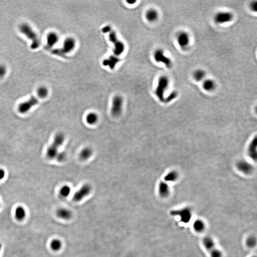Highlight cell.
I'll list each match as a JSON object with an SVG mask.
<instances>
[{
	"label": "cell",
	"instance_id": "1",
	"mask_svg": "<svg viewBox=\"0 0 257 257\" xmlns=\"http://www.w3.org/2000/svg\"><path fill=\"white\" fill-rule=\"evenodd\" d=\"M20 31L22 33L27 36L32 41L31 47L32 49H36L40 45L38 37L32 28L27 24H22L20 25Z\"/></svg>",
	"mask_w": 257,
	"mask_h": 257
},
{
	"label": "cell",
	"instance_id": "2",
	"mask_svg": "<svg viewBox=\"0 0 257 257\" xmlns=\"http://www.w3.org/2000/svg\"><path fill=\"white\" fill-rule=\"evenodd\" d=\"M76 41L73 37H68L65 39L63 47L60 49H53L52 53L57 55L63 56L64 54L72 52L76 46Z\"/></svg>",
	"mask_w": 257,
	"mask_h": 257
},
{
	"label": "cell",
	"instance_id": "3",
	"mask_svg": "<svg viewBox=\"0 0 257 257\" xmlns=\"http://www.w3.org/2000/svg\"><path fill=\"white\" fill-rule=\"evenodd\" d=\"M169 79L166 76H161L159 78L155 94L159 100L161 102L165 100L164 94L169 85Z\"/></svg>",
	"mask_w": 257,
	"mask_h": 257
},
{
	"label": "cell",
	"instance_id": "4",
	"mask_svg": "<svg viewBox=\"0 0 257 257\" xmlns=\"http://www.w3.org/2000/svg\"><path fill=\"white\" fill-rule=\"evenodd\" d=\"M108 33L109 41L114 46V53L116 56L121 55L125 50V45L123 42L118 39L117 34L112 29L109 31Z\"/></svg>",
	"mask_w": 257,
	"mask_h": 257
},
{
	"label": "cell",
	"instance_id": "5",
	"mask_svg": "<svg viewBox=\"0 0 257 257\" xmlns=\"http://www.w3.org/2000/svg\"><path fill=\"white\" fill-rule=\"evenodd\" d=\"M171 214L173 216H177L180 218L181 222L184 223H188L191 221L192 218V212L189 208H183L181 209L172 210Z\"/></svg>",
	"mask_w": 257,
	"mask_h": 257
},
{
	"label": "cell",
	"instance_id": "6",
	"mask_svg": "<svg viewBox=\"0 0 257 257\" xmlns=\"http://www.w3.org/2000/svg\"><path fill=\"white\" fill-rule=\"evenodd\" d=\"M123 99L120 95H116L113 98L111 112L115 117H118L122 114L123 108Z\"/></svg>",
	"mask_w": 257,
	"mask_h": 257
},
{
	"label": "cell",
	"instance_id": "7",
	"mask_svg": "<svg viewBox=\"0 0 257 257\" xmlns=\"http://www.w3.org/2000/svg\"><path fill=\"white\" fill-rule=\"evenodd\" d=\"M154 59L158 63H162L167 68H171L172 65V61L169 57L165 54L163 50L158 49L154 53Z\"/></svg>",
	"mask_w": 257,
	"mask_h": 257
},
{
	"label": "cell",
	"instance_id": "8",
	"mask_svg": "<svg viewBox=\"0 0 257 257\" xmlns=\"http://www.w3.org/2000/svg\"><path fill=\"white\" fill-rule=\"evenodd\" d=\"M234 16L231 12H220L216 14L214 20L216 24H223L230 22L233 19Z\"/></svg>",
	"mask_w": 257,
	"mask_h": 257
},
{
	"label": "cell",
	"instance_id": "9",
	"mask_svg": "<svg viewBox=\"0 0 257 257\" xmlns=\"http://www.w3.org/2000/svg\"><path fill=\"white\" fill-rule=\"evenodd\" d=\"M38 100L34 96H32L29 100L21 103L18 107L19 112L21 113L24 114L29 111L32 107L37 104Z\"/></svg>",
	"mask_w": 257,
	"mask_h": 257
},
{
	"label": "cell",
	"instance_id": "10",
	"mask_svg": "<svg viewBox=\"0 0 257 257\" xmlns=\"http://www.w3.org/2000/svg\"><path fill=\"white\" fill-rule=\"evenodd\" d=\"M91 191V187L90 185L88 184H84L74 194L73 199L75 202H80L84 197L87 196Z\"/></svg>",
	"mask_w": 257,
	"mask_h": 257
},
{
	"label": "cell",
	"instance_id": "11",
	"mask_svg": "<svg viewBox=\"0 0 257 257\" xmlns=\"http://www.w3.org/2000/svg\"><path fill=\"white\" fill-rule=\"evenodd\" d=\"M177 41L179 45L182 49H186L188 47L190 43V37L186 32L181 31L178 33Z\"/></svg>",
	"mask_w": 257,
	"mask_h": 257
},
{
	"label": "cell",
	"instance_id": "12",
	"mask_svg": "<svg viewBox=\"0 0 257 257\" xmlns=\"http://www.w3.org/2000/svg\"><path fill=\"white\" fill-rule=\"evenodd\" d=\"M159 16V12L156 9L153 8L147 10L145 13V18L148 22H154L157 21Z\"/></svg>",
	"mask_w": 257,
	"mask_h": 257
},
{
	"label": "cell",
	"instance_id": "13",
	"mask_svg": "<svg viewBox=\"0 0 257 257\" xmlns=\"http://www.w3.org/2000/svg\"><path fill=\"white\" fill-rule=\"evenodd\" d=\"M202 244L206 250L209 252L215 248V243L214 240L209 236L205 237L203 238Z\"/></svg>",
	"mask_w": 257,
	"mask_h": 257
},
{
	"label": "cell",
	"instance_id": "14",
	"mask_svg": "<svg viewBox=\"0 0 257 257\" xmlns=\"http://www.w3.org/2000/svg\"><path fill=\"white\" fill-rule=\"evenodd\" d=\"M202 87L206 91H212L216 88V84L212 79H205L203 81Z\"/></svg>",
	"mask_w": 257,
	"mask_h": 257
},
{
	"label": "cell",
	"instance_id": "15",
	"mask_svg": "<svg viewBox=\"0 0 257 257\" xmlns=\"http://www.w3.org/2000/svg\"><path fill=\"white\" fill-rule=\"evenodd\" d=\"M57 216L64 220H68L72 217V213L70 210L65 208H60L56 212Z\"/></svg>",
	"mask_w": 257,
	"mask_h": 257
},
{
	"label": "cell",
	"instance_id": "16",
	"mask_svg": "<svg viewBox=\"0 0 257 257\" xmlns=\"http://www.w3.org/2000/svg\"><path fill=\"white\" fill-rule=\"evenodd\" d=\"M59 37L56 33L50 32L47 36V47H51L58 42Z\"/></svg>",
	"mask_w": 257,
	"mask_h": 257
},
{
	"label": "cell",
	"instance_id": "17",
	"mask_svg": "<svg viewBox=\"0 0 257 257\" xmlns=\"http://www.w3.org/2000/svg\"><path fill=\"white\" fill-rule=\"evenodd\" d=\"M58 147L52 144L48 148L46 153V156L50 159H53L56 157L58 153Z\"/></svg>",
	"mask_w": 257,
	"mask_h": 257
},
{
	"label": "cell",
	"instance_id": "18",
	"mask_svg": "<svg viewBox=\"0 0 257 257\" xmlns=\"http://www.w3.org/2000/svg\"><path fill=\"white\" fill-rule=\"evenodd\" d=\"M193 229L196 232L201 233L203 232L205 229V224L203 220H197L193 223Z\"/></svg>",
	"mask_w": 257,
	"mask_h": 257
},
{
	"label": "cell",
	"instance_id": "19",
	"mask_svg": "<svg viewBox=\"0 0 257 257\" xmlns=\"http://www.w3.org/2000/svg\"><path fill=\"white\" fill-rule=\"evenodd\" d=\"M26 210L22 206H18L15 210V217L17 220H22L26 217Z\"/></svg>",
	"mask_w": 257,
	"mask_h": 257
},
{
	"label": "cell",
	"instance_id": "20",
	"mask_svg": "<svg viewBox=\"0 0 257 257\" xmlns=\"http://www.w3.org/2000/svg\"><path fill=\"white\" fill-rule=\"evenodd\" d=\"M159 193L161 197L165 198L169 194L170 189L168 185L165 182H161L159 185Z\"/></svg>",
	"mask_w": 257,
	"mask_h": 257
},
{
	"label": "cell",
	"instance_id": "21",
	"mask_svg": "<svg viewBox=\"0 0 257 257\" xmlns=\"http://www.w3.org/2000/svg\"><path fill=\"white\" fill-rule=\"evenodd\" d=\"M206 76V72L202 69H198L194 71L193 77L196 81H201L204 80Z\"/></svg>",
	"mask_w": 257,
	"mask_h": 257
},
{
	"label": "cell",
	"instance_id": "22",
	"mask_svg": "<svg viewBox=\"0 0 257 257\" xmlns=\"http://www.w3.org/2000/svg\"><path fill=\"white\" fill-rule=\"evenodd\" d=\"M65 140V136L62 133H58L54 137L53 144L57 147H59L63 145Z\"/></svg>",
	"mask_w": 257,
	"mask_h": 257
},
{
	"label": "cell",
	"instance_id": "23",
	"mask_svg": "<svg viewBox=\"0 0 257 257\" xmlns=\"http://www.w3.org/2000/svg\"><path fill=\"white\" fill-rule=\"evenodd\" d=\"M92 154L93 151L92 149L89 147H86L81 151L80 157L81 160H87L92 156Z\"/></svg>",
	"mask_w": 257,
	"mask_h": 257
},
{
	"label": "cell",
	"instance_id": "24",
	"mask_svg": "<svg viewBox=\"0 0 257 257\" xmlns=\"http://www.w3.org/2000/svg\"><path fill=\"white\" fill-rule=\"evenodd\" d=\"M98 116L95 112H90L86 116V122L90 125H94L98 121Z\"/></svg>",
	"mask_w": 257,
	"mask_h": 257
},
{
	"label": "cell",
	"instance_id": "25",
	"mask_svg": "<svg viewBox=\"0 0 257 257\" xmlns=\"http://www.w3.org/2000/svg\"><path fill=\"white\" fill-rule=\"evenodd\" d=\"M62 242L58 239H54L50 242V247L53 251H59L62 248Z\"/></svg>",
	"mask_w": 257,
	"mask_h": 257
},
{
	"label": "cell",
	"instance_id": "26",
	"mask_svg": "<svg viewBox=\"0 0 257 257\" xmlns=\"http://www.w3.org/2000/svg\"><path fill=\"white\" fill-rule=\"evenodd\" d=\"M238 168L242 172L248 173L251 170V167L248 163L244 161H241L238 164Z\"/></svg>",
	"mask_w": 257,
	"mask_h": 257
},
{
	"label": "cell",
	"instance_id": "27",
	"mask_svg": "<svg viewBox=\"0 0 257 257\" xmlns=\"http://www.w3.org/2000/svg\"><path fill=\"white\" fill-rule=\"evenodd\" d=\"M71 189L69 186L65 185L63 186L60 189V194L63 197H68L70 194Z\"/></svg>",
	"mask_w": 257,
	"mask_h": 257
},
{
	"label": "cell",
	"instance_id": "28",
	"mask_svg": "<svg viewBox=\"0 0 257 257\" xmlns=\"http://www.w3.org/2000/svg\"><path fill=\"white\" fill-rule=\"evenodd\" d=\"M256 140L253 141L251 144V146H250L249 148V153H250V156L252 157H255L256 158Z\"/></svg>",
	"mask_w": 257,
	"mask_h": 257
},
{
	"label": "cell",
	"instance_id": "29",
	"mask_svg": "<svg viewBox=\"0 0 257 257\" xmlns=\"http://www.w3.org/2000/svg\"><path fill=\"white\" fill-rule=\"evenodd\" d=\"M210 257H222V253L220 250L217 248H213L212 251H209Z\"/></svg>",
	"mask_w": 257,
	"mask_h": 257
},
{
	"label": "cell",
	"instance_id": "30",
	"mask_svg": "<svg viewBox=\"0 0 257 257\" xmlns=\"http://www.w3.org/2000/svg\"><path fill=\"white\" fill-rule=\"evenodd\" d=\"M118 59L117 58H112L111 60H108L104 61V65H109L111 68H113L115 66L116 64H117L118 63Z\"/></svg>",
	"mask_w": 257,
	"mask_h": 257
},
{
	"label": "cell",
	"instance_id": "31",
	"mask_svg": "<svg viewBox=\"0 0 257 257\" xmlns=\"http://www.w3.org/2000/svg\"><path fill=\"white\" fill-rule=\"evenodd\" d=\"M48 90L46 88L42 87L40 88L38 90V95L39 97L42 98H45L47 96L48 94Z\"/></svg>",
	"mask_w": 257,
	"mask_h": 257
},
{
	"label": "cell",
	"instance_id": "32",
	"mask_svg": "<svg viewBox=\"0 0 257 257\" xmlns=\"http://www.w3.org/2000/svg\"><path fill=\"white\" fill-rule=\"evenodd\" d=\"M246 244L248 247H254L256 245V239L254 237H250L247 240Z\"/></svg>",
	"mask_w": 257,
	"mask_h": 257
},
{
	"label": "cell",
	"instance_id": "33",
	"mask_svg": "<svg viewBox=\"0 0 257 257\" xmlns=\"http://www.w3.org/2000/svg\"><path fill=\"white\" fill-rule=\"evenodd\" d=\"M177 178V175L176 172H172L169 173L165 177V181H174Z\"/></svg>",
	"mask_w": 257,
	"mask_h": 257
},
{
	"label": "cell",
	"instance_id": "34",
	"mask_svg": "<svg viewBox=\"0 0 257 257\" xmlns=\"http://www.w3.org/2000/svg\"><path fill=\"white\" fill-rule=\"evenodd\" d=\"M56 158L57 160L58 161L63 162L66 159V155L64 152H60V153H58Z\"/></svg>",
	"mask_w": 257,
	"mask_h": 257
},
{
	"label": "cell",
	"instance_id": "35",
	"mask_svg": "<svg viewBox=\"0 0 257 257\" xmlns=\"http://www.w3.org/2000/svg\"><path fill=\"white\" fill-rule=\"evenodd\" d=\"M177 92L176 91H172L171 93L169 96H168L167 98L165 99V101H166L167 102H169L172 100H174L176 97L177 96Z\"/></svg>",
	"mask_w": 257,
	"mask_h": 257
},
{
	"label": "cell",
	"instance_id": "36",
	"mask_svg": "<svg viewBox=\"0 0 257 257\" xmlns=\"http://www.w3.org/2000/svg\"><path fill=\"white\" fill-rule=\"evenodd\" d=\"M112 29V28H111V26H109V25H107V26H104V27L102 28V32L104 33H108L109 31H111Z\"/></svg>",
	"mask_w": 257,
	"mask_h": 257
},
{
	"label": "cell",
	"instance_id": "37",
	"mask_svg": "<svg viewBox=\"0 0 257 257\" xmlns=\"http://www.w3.org/2000/svg\"><path fill=\"white\" fill-rule=\"evenodd\" d=\"M6 73V69L3 66H0V77H3Z\"/></svg>",
	"mask_w": 257,
	"mask_h": 257
},
{
	"label": "cell",
	"instance_id": "38",
	"mask_svg": "<svg viewBox=\"0 0 257 257\" xmlns=\"http://www.w3.org/2000/svg\"><path fill=\"white\" fill-rule=\"evenodd\" d=\"M257 2L256 1H253L251 4V10L253 11L256 12L257 11Z\"/></svg>",
	"mask_w": 257,
	"mask_h": 257
},
{
	"label": "cell",
	"instance_id": "39",
	"mask_svg": "<svg viewBox=\"0 0 257 257\" xmlns=\"http://www.w3.org/2000/svg\"><path fill=\"white\" fill-rule=\"evenodd\" d=\"M5 175V171L3 169L0 168V181L3 180Z\"/></svg>",
	"mask_w": 257,
	"mask_h": 257
},
{
	"label": "cell",
	"instance_id": "40",
	"mask_svg": "<svg viewBox=\"0 0 257 257\" xmlns=\"http://www.w3.org/2000/svg\"><path fill=\"white\" fill-rule=\"evenodd\" d=\"M126 1L129 4H134L135 3H136V1L135 0H127Z\"/></svg>",
	"mask_w": 257,
	"mask_h": 257
},
{
	"label": "cell",
	"instance_id": "41",
	"mask_svg": "<svg viewBox=\"0 0 257 257\" xmlns=\"http://www.w3.org/2000/svg\"><path fill=\"white\" fill-rule=\"evenodd\" d=\"M1 243H0V251H1Z\"/></svg>",
	"mask_w": 257,
	"mask_h": 257
},
{
	"label": "cell",
	"instance_id": "42",
	"mask_svg": "<svg viewBox=\"0 0 257 257\" xmlns=\"http://www.w3.org/2000/svg\"></svg>",
	"mask_w": 257,
	"mask_h": 257
}]
</instances>
